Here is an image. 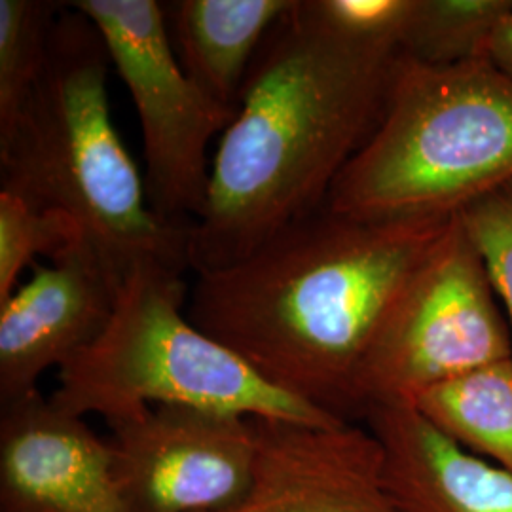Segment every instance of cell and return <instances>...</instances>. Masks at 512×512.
I'll return each mask as SVG.
<instances>
[{
  "instance_id": "cell-1",
  "label": "cell",
  "mask_w": 512,
  "mask_h": 512,
  "mask_svg": "<svg viewBox=\"0 0 512 512\" xmlns=\"http://www.w3.org/2000/svg\"><path fill=\"white\" fill-rule=\"evenodd\" d=\"M456 217L357 220L323 207L238 262L196 274L188 317L279 391L355 421L366 357Z\"/></svg>"
},
{
  "instance_id": "cell-2",
  "label": "cell",
  "mask_w": 512,
  "mask_h": 512,
  "mask_svg": "<svg viewBox=\"0 0 512 512\" xmlns=\"http://www.w3.org/2000/svg\"><path fill=\"white\" fill-rule=\"evenodd\" d=\"M293 10L256 55L211 160L207 198L188 239L196 274L238 262L321 211L384 112L399 55L346 50Z\"/></svg>"
},
{
  "instance_id": "cell-3",
  "label": "cell",
  "mask_w": 512,
  "mask_h": 512,
  "mask_svg": "<svg viewBox=\"0 0 512 512\" xmlns=\"http://www.w3.org/2000/svg\"><path fill=\"white\" fill-rule=\"evenodd\" d=\"M110 55L90 19L65 4L37 88L0 143V190L65 213L126 274L141 260L190 270V226L162 219L110 114Z\"/></svg>"
},
{
  "instance_id": "cell-4",
  "label": "cell",
  "mask_w": 512,
  "mask_h": 512,
  "mask_svg": "<svg viewBox=\"0 0 512 512\" xmlns=\"http://www.w3.org/2000/svg\"><path fill=\"white\" fill-rule=\"evenodd\" d=\"M512 183V82L490 59L435 67L399 55L384 112L330 190L357 220L450 219Z\"/></svg>"
},
{
  "instance_id": "cell-5",
  "label": "cell",
  "mask_w": 512,
  "mask_h": 512,
  "mask_svg": "<svg viewBox=\"0 0 512 512\" xmlns=\"http://www.w3.org/2000/svg\"><path fill=\"white\" fill-rule=\"evenodd\" d=\"M183 268L141 260L122 277L107 327L59 370L52 403L107 425L152 406H190L243 418L344 423L262 380L238 353L188 317Z\"/></svg>"
},
{
  "instance_id": "cell-6",
  "label": "cell",
  "mask_w": 512,
  "mask_h": 512,
  "mask_svg": "<svg viewBox=\"0 0 512 512\" xmlns=\"http://www.w3.org/2000/svg\"><path fill=\"white\" fill-rule=\"evenodd\" d=\"M486 268L458 217L385 319L357 380V412L412 403L423 391L512 357Z\"/></svg>"
},
{
  "instance_id": "cell-7",
  "label": "cell",
  "mask_w": 512,
  "mask_h": 512,
  "mask_svg": "<svg viewBox=\"0 0 512 512\" xmlns=\"http://www.w3.org/2000/svg\"><path fill=\"white\" fill-rule=\"evenodd\" d=\"M107 44L139 116L148 202L162 219L192 226L207 198L211 141L238 109L222 105L183 69L156 0H74Z\"/></svg>"
},
{
  "instance_id": "cell-8",
  "label": "cell",
  "mask_w": 512,
  "mask_h": 512,
  "mask_svg": "<svg viewBox=\"0 0 512 512\" xmlns=\"http://www.w3.org/2000/svg\"><path fill=\"white\" fill-rule=\"evenodd\" d=\"M114 475L128 512H219L253 478V418L152 406L109 425Z\"/></svg>"
},
{
  "instance_id": "cell-9",
  "label": "cell",
  "mask_w": 512,
  "mask_h": 512,
  "mask_svg": "<svg viewBox=\"0 0 512 512\" xmlns=\"http://www.w3.org/2000/svg\"><path fill=\"white\" fill-rule=\"evenodd\" d=\"M120 274L88 239L55 256L0 304V406L38 391L109 323Z\"/></svg>"
},
{
  "instance_id": "cell-10",
  "label": "cell",
  "mask_w": 512,
  "mask_h": 512,
  "mask_svg": "<svg viewBox=\"0 0 512 512\" xmlns=\"http://www.w3.org/2000/svg\"><path fill=\"white\" fill-rule=\"evenodd\" d=\"M253 425V478L219 512H399L385 490L382 448L366 425L266 418Z\"/></svg>"
},
{
  "instance_id": "cell-11",
  "label": "cell",
  "mask_w": 512,
  "mask_h": 512,
  "mask_svg": "<svg viewBox=\"0 0 512 512\" xmlns=\"http://www.w3.org/2000/svg\"><path fill=\"white\" fill-rule=\"evenodd\" d=\"M0 512H128L109 440L40 391L0 406Z\"/></svg>"
},
{
  "instance_id": "cell-12",
  "label": "cell",
  "mask_w": 512,
  "mask_h": 512,
  "mask_svg": "<svg viewBox=\"0 0 512 512\" xmlns=\"http://www.w3.org/2000/svg\"><path fill=\"white\" fill-rule=\"evenodd\" d=\"M385 490L399 512H512V475L478 458L412 403L370 406Z\"/></svg>"
},
{
  "instance_id": "cell-13",
  "label": "cell",
  "mask_w": 512,
  "mask_h": 512,
  "mask_svg": "<svg viewBox=\"0 0 512 512\" xmlns=\"http://www.w3.org/2000/svg\"><path fill=\"white\" fill-rule=\"evenodd\" d=\"M296 0L164 2L169 37L186 74L222 105L238 109L256 55Z\"/></svg>"
},
{
  "instance_id": "cell-14",
  "label": "cell",
  "mask_w": 512,
  "mask_h": 512,
  "mask_svg": "<svg viewBox=\"0 0 512 512\" xmlns=\"http://www.w3.org/2000/svg\"><path fill=\"white\" fill-rule=\"evenodd\" d=\"M412 404L463 448L512 475V357L435 385Z\"/></svg>"
},
{
  "instance_id": "cell-15",
  "label": "cell",
  "mask_w": 512,
  "mask_h": 512,
  "mask_svg": "<svg viewBox=\"0 0 512 512\" xmlns=\"http://www.w3.org/2000/svg\"><path fill=\"white\" fill-rule=\"evenodd\" d=\"M67 2L0 0V143L19 116L44 71L55 21Z\"/></svg>"
},
{
  "instance_id": "cell-16",
  "label": "cell",
  "mask_w": 512,
  "mask_h": 512,
  "mask_svg": "<svg viewBox=\"0 0 512 512\" xmlns=\"http://www.w3.org/2000/svg\"><path fill=\"white\" fill-rule=\"evenodd\" d=\"M512 0H418L401 54L448 67L486 57Z\"/></svg>"
},
{
  "instance_id": "cell-17",
  "label": "cell",
  "mask_w": 512,
  "mask_h": 512,
  "mask_svg": "<svg viewBox=\"0 0 512 512\" xmlns=\"http://www.w3.org/2000/svg\"><path fill=\"white\" fill-rule=\"evenodd\" d=\"M418 0H296L294 18L357 54L401 55Z\"/></svg>"
},
{
  "instance_id": "cell-18",
  "label": "cell",
  "mask_w": 512,
  "mask_h": 512,
  "mask_svg": "<svg viewBox=\"0 0 512 512\" xmlns=\"http://www.w3.org/2000/svg\"><path fill=\"white\" fill-rule=\"evenodd\" d=\"M82 228L65 213L38 207L0 190V304L19 287L37 256L52 260L84 241Z\"/></svg>"
},
{
  "instance_id": "cell-19",
  "label": "cell",
  "mask_w": 512,
  "mask_h": 512,
  "mask_svg": "<svg viewBox=\"0 0 512 512\" xmlns=\"http://www.w3.org/2000/svg\"><path fill=\"white\" fill-rule=\"evenodd\" d=\"M458 219L475 245L494 293L507 308L512 332V183L467 205Z\"/></svg>"
},
{
  "instance_id": "cell-20",
  "label": "cell",
  "mask_w": 512,
  "mask_h": 512,
  "mask_svg": "<svg viewBox=\"0 0 512 512\" xmlns=\"http://www.w3.org/2000/svg\"><path fill=\"white\" fill-rule=\"evenodd\" d=\"M486 59L499 73L505 74L512 82V10L497 27L494 37L488 44Z\"/></svg>"
}]
</instances>
